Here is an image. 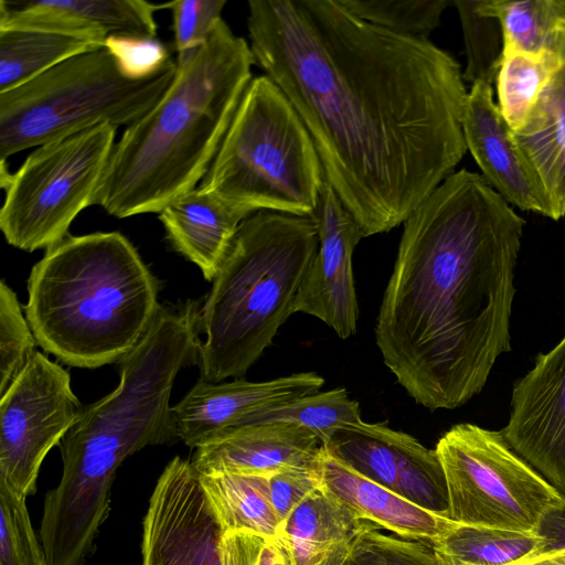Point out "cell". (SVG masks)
I'll list each match as a JSON object with an SVG mask.
<instances>
[{
    "mask_svg": "<svg viewBox=\"0 0 565 565\" xmlns=\"http://www.w3.org/2000/svg\"><path fill=\"white\" fill-rule=\"evenodd\" d=\"M249 44L221 19L206 42L177 65L173 83L113 148L93 200L125 218L159 213L207 172L252 81Z\"/></svg>",
    "mask_w": 565,
    "mask_h": 565,
    "instance_id": "4",
    "label": "cell"
},
{
    "mask_svg": "<svg viewBox=\"0 0 565 565\" xmlns=\"http://www.w3.org/2000/svg\"><path fill=\"white\" fill-rule=\"evenodd\" d=\"M328 448L354 470L411 502L448 518L444 470L435 449L387 422L344 426Z\"/></svg>",
    "mask_w": 565,
    "mask_h": 565,
    "instance_id": "13",
    "label": "cell"
},
{
    "mask_svg": "<svg viewBox=\"0 0 565 565\" xmlns=\"http://www.w3.org/2000/svg\"><path fill=\"white\" fill-rule=\"evenodd\" d=\"M175 74L170 58L153 75L130 78L105 45L63 61L0 93V162L98 125L131 126L159 103Z\"/></svg>",
    "mask_w": 565,
    "mask_h": 565,
    "instance_id": "8",
    "label": "cell"
},
{
    "mask_svg": "<svg viewBox=\"0 0 565 565\" xmlns=\"http://www.w3.org/2000/svg\"><path fill=\"white\" fill-rule=\"evenodd\" d=\"M105 46L121 72L130 78H145L157 73L170 58L166 44L157 38L118 35L106 40Z\"/></svg>",
    "mask_w": 565,
    "mask_h": 565,
    "instance_id": "36",
    "label": "cell"
},
{
    "mask_svg": "<svg viewBox=\"0 0 565 565\" xmlns=\"http://www.w3.org/2000/svg\"><path fill=\"white\" fill-rule=\"evenodd\" d=\"M319 472L322 487L358 519L399 537L433 543L456 524L364 477L323 446Z\"/></svg>",
    "mask_w": 565,
    "mask_h": 565,
    "instance_id": "20",
    "label": "cell"
},
{
    "mask_svg": "<svg viewBox=\"0 0 565 565\" xmlns=\"http://www.w3.org/2000/svg\"><path fill=\"white\" fill-rule=\"evenodd\" d=\"M116 131L98 125L39 146L14 173L0 162V230L8 244L33 252L68 235L75 217L93 205Z\"/></svg>",
    "mask_w": 565,
    "mask_h": 565,
    "instance_id": "9",
    "label": "cell"
},
{
    "mask_svg": "<svg viewBox=\"0 0 565 565\" xmlns=\"http://www.w3.org/2000/svg\"><path fill=\"white\" fill-rule=\"evenodd\" d=\"M0 565H49L26 498L0 481Z\"/></svg>",
    "mask_w": 565,
    "mask_h": 565,
    "instance_id": "33",
    "label": "cell"
},
{
    "mask_svg": "<svg viewBox=\"0 0 565 565\" xmlns=\"http://www.w3.org/2000/svg\"><path fill=\"white\" fill-rule=\"evenodd\" d=\"M467 146L488 183L511 205L553 220L547 196L522 156L512 129L493 102L492 85L478 82L468 92L462 116Z\"/></svg>",
    "mask_w": 565,
    "mask_h": 565,
    "instance_id": "17",
    "label": "cell"
},
{
    "mask_svg": "<svg viewBox=\"0 0 565 565\" xmlns=\"http://www.w3.org/2000/svg\"><path fill=\"white\" fill-rule=\"evenodd\" d=\"M82 409L67 371L36 351L0 398V481L33 494L45 456Z\"/></svg>",
    "mask_w": 565,
    "mask_h": 565,
    "instance_id": "11",
    "label": "cell"
},
{
    "mask_svg": "<svg viewBox=\"0 0 565 565\" xmlns=\"http://www.w3.org/2000/svg\"><path fill=\"white\" fill-rule=\"evenodd\" d=\"M463 33L467 65L465 82L492 85L503 55V32L498 18L479 9V0H454Z\"/></svg>",
    "mask_w": 565,
    "mask_h": 565,
    "instance_id": "31",
    "label": "cell"
},
{
    "mask_svg": "<svg viewBox=\"0 0 565 565\" xmlns=\"http://www.w3.org/2000/svg\"><path fill=\"white\" fill-rule=\"evenodd\" d=\"M324 380L313 372L296 373L270 381L236 379L225 383L199 380L172 406L180 440L196 448L216 433L242 426L250 415L318 393Z\"/></svg>",
    "mask_w": 565,
    "mask_h": 565,
    "instance_id": "16",
    "label": "cell"
},
{
    "mask_svg": "<svg viewBox=\"0 0 565 565\" xmlns=\"http://www.w3.org/2000/svg\"><path fill=\"white\" fill-rule=\"evenodd\" d=\"M448 493V518L459 524L534 532L565 498L505 441L501 430L458 424L435 448Z\"/></svg>",
    "mask_w": 565,
    "mask_h": 565,
    "instance_id": "10",
    "label": "cell"
},
{
    "mask_svg": "<svg viewBox=\"0 0 565 565\" xmlns=\"http://www.w3.org/2000/svg\"><path fill=\"white\" fill-rule=\"evenodd\" d=\"M324 174L303 121L265 74L252 78L199 188L252 214L310 217Z\"/></svg>",
    "mask_w": 565,
    "mask_h": 565,
    "instance_id": "7",
    "label": "cell"
},
{
    "mask_svg": "<svg viewBox=\"0 0 565 565\" xmlns=\"http://www.w3.org/2000/svg\"><path fill=\"white\" fill-rule=\"evenodd\" d=\"M365 521L323 565H438L431 543L387 535Z\"/></svg>",
    "mask_w": 565,
    "mask_h": 565,
    "instance_id": "30",
    "label": "cell"
},
{
    "mask_svg": "<svg viewBox=\"0 0 565 565\" xmlns=\"http://www.w3.org/2000/svg\"><path fill=\"white\" fill-rule=\"evenodd\" d=\"M158 292L157 278L121 233L68 234L32 267L24 310L45 352L96 369L139 344L161 307Z\"/></svg>",
    "mask_w": 565,
    "mask_h": 565,
    "instance_id": "5",
    "label": "cell"
},
{
    "mask_svg": "<svg viewBox=\"0 0 565 565\" xmlns=\"http://www.w3.org/2000/svg\"><path fill=\"white\" fill-rule=\"evenodd\" d=\"M225 4L226 0L171 1L177 65L188 62L206 42Z\"/></svg>",
    "mask_w": 565,
    "mask_h": 565,
    "instance_id": "35",
    "label": "cell"
},
{
    "mask_svg": "<svg viewBox=\"0 0 565 565\" xmlns=\"http://www.w3.org/2000/svg\"><path fill=\"white\" fill-rule=\"evenodd\" d=\"M524 225L482 175L466 169L405 220L375 342L417 404L431 412L466 404L511 350Z\"/></svg>",
    "mask_w": 565,
    "mask_h": 565,
    "instance_id": "2",
    "label": "cell"
},
{
    "mask_svg": "<svg viewBox=\"0 0 565 565\" xmlns=\"http://www.w3.org/2000/svg\"><path fill=\"white\" fill-rule=\"evenodd\" d=\"M224 533L191 460L174 457L143 518L141 565H226Z\"/></svg>",
    "mask_w": 565,
    "mask_h": 565,
    "instance_id": "12",
    "label": "cell"
},
{
    "mask_svg": "<svg viewBox=\"0 0 565 565\" xmlns=\"http://www.w3.org/2000/svg\"><path fill=\"white\" fill-rule=\"evenodd\" d=\"M310 217L317 226L319 247L297 295L295 312L318 318L347 339L356 332L359 318L352 254L364 235L326 179Z\"/></svg>",
    "mask_w": 565,
    "mask_h": 565,
    "instance_id": "15",
    "label": "cell"
},
{
    "mask_svg": "<svg viewBox=\"0 0 565 565\" xmlns=\"http://www.w3.org/2000/svg\"><path fill=\"white\" fill-rule=\"evenodd\" d=\"M551 46L558 52L559 63L524 125L512 134L547 196L553 220L558 221L565 216V18Z\"/></svg>",
    "mask_w": 565,
    "mask_h": 565,
    "instance_id": "21",
    "label": "cell"
},
{
    "mask_svg": "<svg viewBox=\"0 0 565 565\" xmlns=\"http://www.w3.org/2000/svg\"><path fill=\"white\" fill-rule=\"evenodd\" d=\"M199 479L225 532L278 537L281 520L270 501L268 476L199 473Z\"/></svg>",
    "mask_w": 565,
    "mask_h": 565,
    "instance_id": "24",
    "label": "cell"
},
{
    "mask_svg": "<svg viewBox=\"0 0 565 565\" xmlns=\"http://www.w3.org/2000/svg\"><path fill=\"white\" fill-rule=\"evenodd\" d=\"M247 29L364 237L404 223L455 172L468 92L449 53L339 0H252Z\"/></svg>",
    "mask_w": 565,
    "mask_h": 565,
    "instance_id": "1",
    "label": "cell"
},
{
    "mask_svg": "<svg viewBox=\"0 0 565 565\" xmlns=\"http://www.w3.org/2000/svg\"><path fill=\"white\" fill-rule=\"evenodd\" d=\"M355 17L388 31L418 39L439 25L452 0H339Z\"/></svg>",
    "mask_w": 565,
    "mask_h": 565,
    "instance_id": "32",
    "label": "cell"
},
{
    "mask_svg": "<svg viewBox=\"0 0 565 565\" xmlns=\"http://www.w3.org/2000/svg\"><path fill=\"white\" fill-rule=\"evenodd\" d=\"M201 308L189 300L160 307L139 344L120 363L118 386L84 406L57 445L63 470L43 501L42 532L76 550L94 546L110 511L121 462L147 446L180 440L170 405L180 370L198 364Z\"/></svg>",
    "mask_w": 565,
    "mask_h": 565,
    "instance_id": "3",
    "label": "cell"
},
{
    "mask_svg": "<svg viewBox=\"0 0 565 565\" xmlns=\"http://www.w3.org/2000/svg\"><path fill=\"white\" fill-rule=\"evenodd\" d=\"M481 12L495 17L503 32V49L541 52L565 18V0H481Z\"/></svg>",
    "mask_w": 565,
    "mask_h": 565,
    "instance_id": "29",
    "label": "cell"
},
{
    "mask_svg": "<svg viewBox=\"0 0 565 565\" xmlns=\"http://www.w3.org/2000/svg\"><path fill=\"white\" fill-rule=\"evenodd\" d=\"M322 445L310 430L289 423L225 428L199 445L191 463L199 473L270 476L288 468L319 469Z\"/></svg>",
    "mask_w": 565,
    "mask_h": 565,
    "instance_id": "19",
    "label": "cell"
},
{
    "mask_svg": "<svg viewBox=\"0 0 565 565\" xmlns=\"http://www.w3.org/2000/svg\"><path fill=\"white\" fill-rule=\"evenodd\" d=\"M521 565H565V550L539 554Z\"/></svg>",
    "mask_w": 565,
    "mask_h": 565,
    "instance_id": "39",
    "label": "cell"
},
{
    "mask_svg": "<svg viewBox=\"0 0 565 565\" xmlns=\"http://www.w3.org/2000/svg\"><path fill=\"white\" fill-rule=\"evenodd\" d=\"M36 340L15 292L0 284V395L36 353Z\"/></svg>",
    "mask_w": 565,
    "mask_h": 565,
    "instance_id": "34",
    "label": "cell"
},
{
    "mask_svg": "<svg viewBox=\"0 0 565 565\" xmlns=\"http://www.w3.org/2000/svg\"><path fill=\"white\" fill-rule=\"evenodd\" d=\"M359 420V403L350 398L345 388L338 387L257 412L246 418L243 425L295 424L310 430L323 447H328L339 430Z\"/></svg>",
    "mask_w": 565,
    "mask_h": 565,
    "instance_id": "28",
    "label": "cell"
},
{
    "mask_svg": "<svg viewBox=\"0 0 565 565\" xmlns=\"http://www.w3.org/2000/svg\"><path fill=\"white\" fill-rule=\"evenodd\" d=\"M501 434L508 445L565 495V335L539 354L512 388Z\"/></svg>",
    "mask_w": 565,
    "mask_h": 565,
    "instance_id": "14",
    "label": "cell"
},
{
    "mask_svg": "<svg viewBox=\"0 0 565 565\" xmlns=\"http://www.w3.org/2000/svg\"><path fill=\"white\" fill-rule=\"evenodd\" d=\"M364 522L321 484L281 522L277 539L290 565H323Z\"/></svg>",
    "mask_w": 565,
    "mask_h": 565,
    "instance_id": "23",
    "label": "cell"
},
{
    "mask_svg": "<svg viewBox=\"0 0 565 565\" xmlns=\"http://www.w3.org/2000/svg\"><path fill=\"white\" fill-rule=\"evenodd\" d=\"M534 532L542 539L545 552L565 550V498L543 514Z\"/></svg>",
    "mask_w": 565,
    "mask_h": 565,
    "instance_id": "38",
    "label": "cell"
},
{
    "mask_svg": "<svg viewBox=\"0 0 565 565\" xmlns=\"http://www.w3.org/2000/svg\"><path fill=\"white\" fill-rule=\"evenodd\" d=\"M158 214L172 248L194 263L209 281L216 277L239 224L250 215L199 186L172 201Z\"/></svg>",
    "mask_w": 565,
    "mask_h": 565,
    "instance_id": "22",
    "label": "cell"
},
{
    "mask_svg": "<svg viewBox=\"0 0 565 565\" xmlns=\"http://www.w3.org/2000/svg\"><path fill=\"white\" fill-rule=\"evenodd\" d=\"M318 247L311 217L262 210L242 221L201 308V381L246 374L295 313Z\"/></svg>",
    "mask_w": 565,
    "mask_h": 565,
    "instance_id": "6",
    "label": "cell"
},
{
    "mask_svg": "<svg viewBox=\"0 0 565 565\" xmlns=\"http://www.w3.org/2000/svg\"><path fill=\"white\" fill-rule=\"evenodd\" d=\"M431 545L438 565H521L545 553L535 532L459 523Z\"/></svg>",
    "mask_w": 565,
    "mask_h": 565,
    "instance_id": "25",
    "label": "cell"
},
{
    "mask_svg": "<svg viewBox=\"0 0 565 565\" xmlns=\"http://www.w3.org/2000/svg\"><path fill=\"white\" fill-rule=\"evenodd\" d=\"M269 497L281 522L321 487L319 469L288 468L268 476Z\"/></svg>",
    "mask_w": 565,
    "mask_h": 565,
    "instance_id": "37",
    "label": "cell"
},
{
    "mask_svg": "<svg viewBox=\"0 0 565 565\" xmlns=\"http://www.w3.org/2000/svg\"><path fill=\"white\" fill-rule=\"evenodd\" d=\"M559 63L554 46L541 52L503 49L497 75L499 110L512 131L520 129Z\"/></svg>",
    "mask_w": 565,
    "mask_h": 565,
    "instance_id": "27",
    "label": "cell"
},
{
    "mask_svg": "<svg viewBox=\"0 0 565 565\" xmlns=\"http://www.w3.org/2000/svg\"><path fill=\"white\" fill-rule=\"evenodd\" d=\"M96 46L57 33L0 30V93L19 87L63 61Z\"/></svg>",
    "mask_w": 565,
    "mask_h": 565,
    "instance_id": "26",
    "label": "cell"
},
{
    "mask_svg": "<svg viewBox=\"0 0 565 565\" xmlns=\"http://www.w3.org/2000/svg\"><path fill=\"white\" fill-rule=\"evenodd\" d=\"M170 6L145 0H0V30L51 32L103 46L111 36L156 38L154 13Z\"/></svg>",
    "mask_w": 565,
    "mask_h": 565,
    "instance_id": "18",
    "label": "cell"
}]
</instances>
